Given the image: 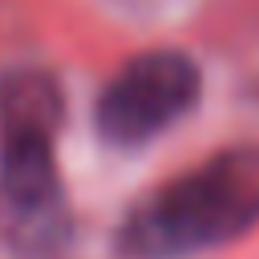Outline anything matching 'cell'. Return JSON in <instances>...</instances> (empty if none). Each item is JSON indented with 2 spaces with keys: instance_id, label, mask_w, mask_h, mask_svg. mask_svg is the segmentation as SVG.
<instances>
[{
  "instance_id": "1",
  "label": "cell",
  "mask_w": 259,
  "mask_h": 259,
  "mask_svg": "<svg viewBox=\"0 0 259 259\" xmlns=\"http://www.w3.org/2000/svg\"><path fill=\"white\" fill-rule=\"evenodd\" d=\"M65 125L61 77L45 65L0 73V239L20 259H57L73 239V214L57 166Z\"/></svg>"
},
{
  "instance_id": "2",
  "label": "cell",
  "mask_w": 259,
  "mask_h": 259,
  "mask_svg": "<svg viewBox=\"0 0 259 259\" xmlns=\"http://www.w3.org/2000/svg\"><path fill=\"white\" fill-rule=\"evenodd\" d=\"M259 227V146H231L138 198L117 223L121 259H190Z\"/></svg>"
},
{
  "instance_id": "3",
  "label": "cell",
  "mask_w": 259,
  "mask_h": 259,
  "mask_svg": "<svg viewBox=\"0 0 259 259\" xmlns=\"http://www.w3.org/2000/svg\"><path fill=\"white\" fill-rule=\"evenodd\" d=\"M202 101V69L182 49H146L130 57L93 101V130L113 150H138Z\"/></svg>"
}]
</instances>
